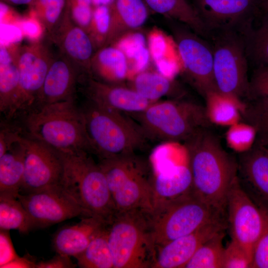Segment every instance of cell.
<instances>
[{"instance_id":"34","label":"cell","mask_w":268,"mask_h":268,"mask_svg":"<svg viewBox=\"0 0 268 268\" xmlns=\"http://www.w3.org/2000/svg\"><path fill=\"white\" fill-rule=\"evenodd\" d=\"M204 100L212 123H232L240 116L242 104L234 98L215 92L208 94Z\"/></svg>"},{"instance_id":"49","label":"cell","mask_w":268,"mask_h":268,"mask_svg":"<svg viewBox=\"0 0 268 268\" xmlns=\"http://www.w3.org/2000/svg\"><path fill=\"white\" fill-rule=\"evenodd\" d=\"M267 149V150L268 151V148H266Z\"/></svg>"},{"instance_id":"7","label":"cell","mask_w":268,"mask_h":268,"mask_svg":"<svg viewBox=\"0 0 268 268\" xmlns=\"http://www.w3.org/2000/svg\"><path fill=\"white\" fill-rule=\"evenodd\" d=\"M149 214L139 210L118 212L107 224L114 268H152L156 247Z\"/></svg>"},{"instance_id":"5","label":"cell","mask_w":268,"mask_h":268,"mask_svg":"<svg viewBox=\"0 0 268 268\" xmlns=\"http://www.w3.org/2000/svg\"><path fill=\"white\" fill-rule=\"evenodd\" d=\"M117 212L154 210L153 180L149 163L136 153L100 159Z\"/></svg>"},{"instance_id":"13","label":"cell","mask_w":268,"mask_h":268,"mask_svg":"<svg viewBox=\"0 0 268 268\" xmlns=\"http://www.w3.org/2000/svg\"><path fill=\"white\" fill-rule=\"evenodd\" d=\"M24 172L20 194L63 186L65 164L62 154L47 144L23 134Z\"/></svg>"},{"instance_id":"12","label":"cell","mask_w":268,"mask_h":268,"mask_svg":"<svg viewBox=\"0 0 268 268\" xmlns=\"http://www.w3.org/2000/svg\"><path fill=\"white\" fill-rule=\"evenodd\" d=\"M226 216L231 239L253 251L265 227V212L262 203L246 191L238 176L227 195Z\"/></svg>"},{"instance_id":"27","label":"cell","mask_w":268,"mask_h":268,"mask_svg":"<svg viewBox=\"0 0 268 268\" xmlns=\"http://www.w3.org/2000/svg\"><path fill=\"white\" fill-rule=\"evenodd\" d=\"M154 205L176 199L192 189V176L188 165L176 166L160 171L153 180Z\"/></svg>"},{"instance_id":"22","label":"cell","mask_w":268,"mask_h":268,"mask_svg":"<svg viewBox=\"0 0 268 268\" xmlns=\"http://www.w3.org/2000/svg\"><path fill=\"white\" fill-rule=\"evenodd\" d=\"M111 22L106 46L114 45L146 22L149 8L143 0H114L109 6Z\"/></svg>"},{"instance_id":"36","label":"cell","mask_w":268,"mask_h":268,"mask_svg":"<svg viewBox=\"0 0 268 268\" xmlns=\"http://www.w3.org/2000/svg\"><path fill=\"white\" fill-rule=\"evenodd\" d=\"M111 22L109 6L100 5L93 6L92 19L88 34L96 50L106 45Z\"/></svg>"},{"instance_id":"37","label":"cell","mask_w":268,"mask_h":268,"mask_svg":"<svg viewBox=\"0 0 268 268\" xmlns=\"http://www.w3.org/2000/svg\"><path fill=\"white\" fill-rule=\"evenodd\" d=\"M253 251L231 239L225 247L223 268H251Z\"/></svg>"},{"instance_id":"3","label":"cell","mask_w":268,"mask_h":268,"mask_svg":"<svg viewBox=\"0 0 268 268\" xmlns=\"http://www.w3.org/2000/svg\"><path fill=\"white\" fill-rule=\"evenodd\" d=\"M92 152L100 159L136 153L150 140L128 114L87 100L81 108Z\"/></svg>"},{"instance_id":"33","label":"cell","mask_w":268,"mask_h":268,"mask_svg":"<svg viewBox=\"0 0 268 268\" xmlns=\"http://www.w3.org/2000/svg\"><path fill=\"white\" fill-rule=\"evenodd\" d=\"M225 230L213 236L197 250L184 268H223Z\"/></svg>"},{"instance_id":"19","label":"cell","mask_w":268,"mask_h":268,"mask_svg":"<svg viewBox=\"0 0 268 268\" xmlns=\"http://www.w3.org/2000/svg\"><path fill=\"white\" fill-rule=\"evenodd\" d=\"M82 75L76 66L59 52L48 69L33 109L74 98L76 84Z\"/></svg>"},{"instance_id":"11","label":"cell","mask_w":268,"mask_h":268,"mask_svg":"<svg viewBox=\"0 0 268 268\" xmlns=\"http://www.w3.org/2000/svg\"><path fill=\"white\" fill-rule=\"evenodd\" d=\"M47 39H39L25 44L11 45L19 74V93L14 117L27 114L35 107L48 69L55 55Z\"/></svg>"},{"instance_id":"8","label":"cell","mask_w":268,"mask_h":268,"mask_svg":"<svg viewBox=\"0 0 268 268\" xmlns=\"http://www.w3.org/2000/svg\"><path fill=\"white\" fill-rule=\"evenodd\" d=\"M224 214L199 199L192 189L173 200L155 205L149 214L155 247L189 234Z\"/></svg>"},{"instance_id":"28","label":"cell","mask_w":268,"mask_h":268,"mask_svg":"<svg viewBox=\"0 0 268 268\" xmlns=\"http://www.w3.org/2000/svg\"><path fill=\"white\" fill-rule=\"evenodd\" d=\"M152 11L181 23L207 39L208 34L193 5L187 0H143Z\"/></svg>"},{"instance_id":"29","label":"cell","mask_w":268,"mask_h":268,"mask_svg":"<svg viewBox=\"0 0 268 268\" xmlns=\"http://www.w3.org/2000/svg\"><path fill=\"white\" fill-rule=\"evenodd\" d=\"M242 122L255 133L254 143L268 148V100H248L240 109Z\"/></svg>"},{"instance_id":"45","label":"cell","mask_w":268,"mask_h":268,"mask_svg":"<svg viewBox=\"0 0 268 268\" xmlns=\"http://www.w3.org/2000/svg\"><path fill=\"white\" fill-rule=\"evenodd\" d=\"M37 262L30 257L24 256L17 258L5 264L2 268H36Z\"/></svg>"},{"instance_id":"39","label":"cell","mask_w":268,"mask_h":268,"mask_svg":"<svg viewBox=\"0 0 268 268\" xmlns=\"http://www.w3.org/2000/svg\"><path fill=\"white\" fill-rule=\"evenodd\" d=\"M72 20L87 33L89 31L93 5L91 0H67Z\"/></svg>"},{"instance_id":"26","label":"cell","mask_w":268,"mask_h":268,"mask_svg":"<svg viewBox=\"0 0 268 268\" xmlns=\"http://www.w3.org/2000/svg\"><path fill=\"white\" fill-rule=\"evenodd\" d=\"M19 93V74L11 47L0 50V110L8 119L14 117Z\"/></svg>"},{"instance_id":"42","label":"cell","mask_w":268,"mask_h":268,"mask_svg":"<svg viewBox=\"0 0 268 268\" xmlns=\"http://www.w3.org/2000/svg\"><path fill=\"white\" fill-rule=\"evenodd\" d=\"M18 256L13 246L9 230L0 229V268Z\"/></svg>"},{"instance_id":"10","label":"cell","mask_w":268,"mask_h":268,"mask_svg":"<svg viewBox=\"0 0 268 268\" xmlns=\"http://www.w3.org/2000/svg\"><path fill=\"white\" fill-rule=\"evenodd\" d=\"M173 21L170 27L181 62L182 75L205 99L208 94L217 92L211 45L186 25Z\"/></svg>"},{"instance_id":"31","label":"cell","mask_w":268,"mask_h":268,"mask_svg":"<svg viewBox=\"0 0 268 268\" xmlns=\"http://www.w3.org/2000/svg\"><path fill=\"white\" fill-rule=\"evenodd\" d=\"M0 229H14L22 234L34 229L31 220L17 198L0 195Z\"/></svg>"},{"instance_id":"21","label":"cell","mask_w":268,"mask_h":268,"mask_svg":"<svg viewBox=\"0 0 268 268\" xmlns=\"http://www.w3.org/2000/svg\"><path fill=\"white\" fill-rule=\"evenodd\" d=\"M108 224L94 217H82L79 222L63 227L55 233L53 248L58 254L75 257Z\"/></svg>"},{"instance_id":"14","label":"cell","mask_w":268,"mask_h":268,"mask_svg":"<svg viewBox=\"0 0 268 268\" xmlns=\"http://www.w3.org/2000/svg\"><path fill=\"white\" fill-rule=\"evenodd\" d=\"M17 198L27 212L34 229L47 227L76 217L90 216L63 186L19 194Z\"/></svg>"},{"instance_id":"46","label":"cell","mask_w":268,"mask_h":268,"mask_svg":"<svg viewBox=\"0 0 268 268\" xmlns=\"http://www.w3.org/2000/svg\"><path fill=\"white\" fill-rule=\"evenodd\" d=\"M12 4L17 5H32L34 0H2Z\"/></svg>"},{"instance_id":"1","label":"cell","mask_w":268,"mask_h":268,"mask_svg":"<svg viewBox=\"0 0 268 268\" xmlns=\"http://www.w3.org/2000/svg\"><path fill=\"white\" fill-rule=\"evenodd\" d=\"M192 176V191L226 214L229 190L238 176L237 158L223 146L211 128L200 129L183 142Z\"/></svg>"},{"instance_id":"18","label":"cell","mask_w":268,"mask_h":268,"mask_svg":"<svg viewBox=\"0 0 268 268\" xmlns=\"http://www.w3.org/2000/svg\"><path fill=\"white\" fill-rule=\"evenodd\" d=\"M79 82L82 83L87 100L112 110L126 114L139 113L153 103L131 87L103 82L90 75L81 76Z\"/></svg>"},{"instance_id":"2","label":"cell","mask_w":268,"mask_h":268,"mask_svg":"<svg viewBox=\"0 0 268 268\" xmlns=\"http://www.w3.org/2000/svg\"><path fill=\"white\" fill-rule=\"evenodd\" d=\"M24 122L26 135L60 152L92 153L83 116L74 98L34 109L26 114Z\"/></svg>"},{"instance_id":"47","label":"cell","mask_w":268,"mask_h":268,"mask_svg":"<svg viewBox=\"0 0 268 268\" xmlns=\"http://www.w3.org/2000/svg\"><path fill=\"white\" fill-rule=\"evenodd\" d=\"M93 6L100 5H105L110 6L114 0H91Z\"/></svg>"},{"instance_id":"38","label":"cell","mask_w":268,"mask_h":268,"mask_svg":"<svg viewBox=\"0 0 268 268\" xmlns=\"http://www.w3.org/2000/svg\"><path fill=\"white\" fill-rule=\"evenodd\" d=\"M254 100H268V66L255 67L249 79L248 95L245 101Z\"/></svg>"},{"instance_id":"35","label":"cell","mask_w":268,"mask_h":268,"mask_svg":"<svg viewBox=\"0 0 268 268\" xmlns=\"http://www.w3.org/2000/svg\"><path fill=\"white\" fill-rule=\"evenodd\" d=\"M67 0H34L31 6L47 34L50 33L62 18Z\"/></svg>"},{"instance_id":"23","label":"cell","mask_w":268,"mask_h":268,"mask_svg":"<svg viewBox=\"0 0 268 268\" xmlns=\"http://www.w3.org/2000/svg\"><path fill=\"white\" fill-rule=\"evenodd\" d=\"M91 76L107 83L122 84L130 76L129 63L125 54L115 45L97 50L91 61Z\"/></svg>"},{"instance_id":"41","label":"cell","mask_w":268,"mask_h":268,"mask_svg":"<svg viewBox=\"0 0 268 268\" xmlns=\"http://www.w3.org/2000/svg\"><path fill=\"white\" fill-rule=\"evenodd\" d=\"M227 138L229 144L238 153L241 151L240 145H243L244 150L251 146L250 143L252 140L254 141L255 133L251 127L243 123L242 125L233 124L227 134Z\"/></svg>"},{"instance_id":"4","label":"cell","mask_w":268,"mask_h":268,"mask_svg":"<svg viewBox=\"0 0 268 268\" xmlns=\"http://www.w3.org/2000/svg\"><path fill=\"white\" fill-rule=\"evenodd\" d=\"M128 114L150 141L161 143H183L200 129L212 125L205 106L184 98L159 100L142 112Z\"/></svg>"},{"instance_id":"24","label":"cell","mask_w":268,"mask_h":268,"mask_svg":"<svg viewBox=\"0 0 268 268\" xmlns=\"http://www.w3.org/2000/svg\"><path fill=\"white\" fill-rule=\"evenodd\" d=\"M23 133L19 134L0 156V195L18 197L24 172Z\"/></svg>"},{"instance_id":"9","label":"cell","mask_w":268,"mask_h":268,"mask_svg":"<svg viewBox=\"0 0 268 268\" xmlns=\"http://www.w3.org/2000/svg\"><path fill=\"white\" fill-rule=\"evenodd\" d=\"M207 40L213 55V76L217 92L243 103L247 99L249 60L244 33L211 32Z\"/></svg>"},{"instance_id":"50","label":"cell","mask_w":268,"mask_h":268,"mask_svg":"<svg viewBox=\"0 0 268 268\" xmlns=\"http://www.w3.org/2000/svg\"><path fill=\"white\" fill-rule=\"evenodd\" d=\"M187 0L189 1V0Z\"/></svg>"},{"instance_id":"15","label":"cell","mask_w":268,"mask_h":268,"mask_svg":"<svg viewBox=\"0 0 268 268\" xmlns=\"http://www.w3.org/2000/svg\"><path fill=\"white\" fill-rule=\"evenodd\" d=\"M260 0H193L206 30L244 33L261 11Z\"/></svg>"},{"instance_id":"16","label":"cell","mask_w":268,"mask_h":268,"mask_svg":"<svg viewBox=\"0 0 268 268\" xmlns=\"http://www.w3.org/2000/svg\"><path fill=\"white\" fill-rule=\"evenodd\" d=\"M47 35L59 52L76 66L83 75H91V61L96 50L89 34L71 19L67 3L62 18Z\"/></svg>"},{"instance_id":"20","label":"cell","mask_w":268,"mask_h":268,"mask_svg":"<svg viewBox=\"0 0 268 268\" xmlns=\"http://www.w3.org/2000/svg\"><path fill=\"white\" fill-rule=\"evenodd\" d=\"M238 177L250 195L268 205V151L255 143L238 153Z\"/></svg>"},{"instance_id":"6","label":"cell","mask_w":268,"mask_h":268,"mask_svg":"<svg viewBox=\"0 0 268 268\" xmlns=\"http://www.w3.org/2000/svg\"><path fill=\"white\" fill-rule=\"evenodd\" d=\"M60 153L65 164L63 187L90 216L109 223L117 212L99 163L85 151Z\"/></svg>"},{"instance_id":"25","label":"cell","mask_w":268,"mask_h":268,"mask_svg":"<svg viewBox=\"0 0 268 268\" xmlns=\"http://www.w3.org/2000/svg\"><path fill=\"white\" fill-rule=\"evenodd\" d=\"M131 88L144 98L153 102L162 97L181 99L186 96V90L173 78L167 77L160 72L141 71L131 79Z\"/></svg>"},{"instance_id":"48","label":"cell","mask_w":268,"mask_h":268,"mask_svg":"<svg viewBox=\"0 0 268 268\" xmlns=\"http://www.w3.org/2000/svg\"><path fill=\"white\" fill-rule=\"evenodd\" d=\"M260 8L265 13L268 12V0H260Z\"/></svg>"},{"instance_id":"32","label":"cell","mask_w":268,"mask_h":268,"mask_svg":"<svg viewBox=\"0 0 268 268\" xmlns=\"http://www.w3.org/2000/svg\"><path fill=\"white\" fill-rule=\"evenodd\" d=\"M265 14L259 26L252 23L244 32L249 62L255 67L268 66V12Z\"/></svg>"},{"instance_id":"17","label":"cell","mask_w":268,"mask_h":268,"mask_svg":"<svg viewBox=\"0 0 268 268\" xmlns=\"http://www.w3.org/2000/svg\"><path fill=\"white\" fill-rule=\"evenodd\" d=\"M228 226L226 218L209 222L195 231L156 248L152 268H183L199 248Z\"/></svg>"},{"instance_id":"44","label":"cell","mask_w":268,"mask_h":268,"mask_svg":"<svg viewBox=\"0 0 268 268\" xmlns=\"http://www.w3.org/2000/svg\"><path fill=\"white\" fill-rule=\"evenodd\" d=\"M76 267L70 257L58 253L50 260L37 262L36 265V268H73Z\"/></svg>"},{"instance_id":"40","label":"cell","mask_w":268,"mask_h":268,"mask_svg":"<svg viewBox=\"0 0 268 268\" xmlns=\"http://www.w3.org/2000/svg\"><path fill=\"white\" fill-rule=\"evenodd\" d=\"M259 201L264 209L266 225L260 238L254 248L251 268H268V205Z\"/></svg>"},{"instance_id":"43","label":"cell","mask_w":268,"mask_h":268,"mask_svg":"<svg viewBox=\"0 0 268 268\" xmlns=\"http://www.w3.org/2000/svg\"><path fill=\"white\" fill-rule=\"evenodd\" d=\"M166 48V41L162 34L155 32L149 37V51L155 62L163 59Z\"/></svg>"},{"instance_id":"30","label":"cell","mask_w":268,"mask_h":268,"mask_svg":"<svg viewBox=\"0 0 268 268\" xmlns=\"http://www.w3.org/2000/svg\"><path fill=\"white\" fill-rule=\"evenodd\" d=\"M107 225L92 239L82 253L74 257L79 268H114Z\"/></svg>"}]
</instances>
